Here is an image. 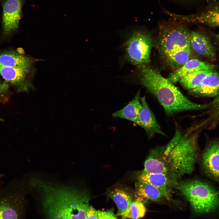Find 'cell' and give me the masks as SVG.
<instances>
[{
  "instance_id": "3957f363",
  "label": "cell",
  "mask_w": 219,
  "mask_h": 219,
  "mask_svg": "<svg viewBox=\"0 0 219 219\" xmlns=\"http://www.w3.org/2000/svg\"><path fill=\"white\" fill-rule=\"evenodd\" d=\"M42 207L46 219H85L90 206V196L78 190L48 192Z\"/></svg>"
},
{
  "instance_id": "ac0fdd59",
  "label": "cell",
  "mask_w": 219,
  "mask_h": 219,
  "mask_svg": "<svg viewBox=\"0 0 219 219\" xmlns=\"http://www.w3.org/2000/svg\"><path fill=\"white\" fill-rule=\"evenodd\" d=\"M140 92V90H138L132 100L122 109L113 113L112 116L127 120L137 124L139 115L142 108Z\"/></svg>"
},
{
  "instance_id": "ffe728a7",
  "label": "cell",
  "mask_w": 219,
  "mask_h": 219,
  "mask_svg": "<svg viewBox=\"0 0 219 219\" xmlns=\"http://www.w3.org/2000/svg\"><path fill=\"white\" fill-rule=\"evenodd\" d=\"M31 63L28 57L14 51L0 54V65L7 67L29 68Z\"/></svg>"
},
{
  "instance_id": "4fadbf2b",
  "label": "cell",
  "mask_w": 219,
  "mask_h": 219,
  "mask_svg": "<svg viewBox=\"0 0 219 219\" xmlns=\"http://www.w3.org/2000/svg\"><path fill=\"white\" fill-rule=\"evenodd\" d=\"M217 68L216 65L192 59L189 60L181 67L170 73L167 79L173 84L192 73L201 70H214Z\"/></svg>"
},
{
  "instance_id": "e0dca14e",
  "label": "cell",
  "mask_w": 219,
  "mask_h": 219,
  "mask_svg": "<svg viewBox=\"0 0 219 219\" xmlns=\"http://www.w3.org/2000/svg\"><path fill=\"white\" fill-rule=\"evenodd\" d=\"M134 196L136 200L143 203L149 201H157L168 199L164 193L156 188L138 181L135 184Z\"/></svg>"
},
{
  "instance_id": "5b68a950",
  "label": "cell",
  "mask_w": 219,
  "mask_h": 219,
  "mask_svg": "<svg viewBox=\"0 0 219 219\" xmlns=\"http://www.w3.org/2000/svg\"><path fill=\"white\" fill-rule=\"evenodd\" d=\"M153 41L150 35L141 31H135L125 43L124 58L133 65L148 64L150 61Z\"/></svg>"
},
{
  "instance_id": "4316f807",
  "label": "cell",
  "mask_w": 219,
  "mask_h": 219,
  "mask_svg": "<svg viewBox=\"0 0 219 219\" xmlns=\"http://www.w3.org/2000/svg\"><path fill=\"white\" fill-rule=\"evenodd\" d=\"M85 219H99L98 210L90 206Z\"/></svg>"
},
{
  "instance_id": "5bb4252c",
  "label": "cell",
  "mask_w": 219,
  "mask_h": 219,
  "mask_svg": "<svg viewBox=\"0 0 219 219\" xmlns=\"http://www.w3.org/2000/svg\"><path fill=\"white\" fill-rule=\"evenodd\" d=\"M138 181L149 184L158 189L169 198L174 183L167 175L162 173L141 172L137 177Z\"/></svg>"
},
{
  "instance_id": "30bf717a",
  "label": "cell",
  "mask_w": 219,
  "mask_h": 219,
  "mask_svg": "<svg viewBox=\"0 0 219 219\" xmlns=\"http://www.w3.org/2000/svg\"><path fill=\"white\" fill-rule=\"evenodd\" d=\"M22 198L11 194L0 200V219H22L24 208Z\"/></svg>"
},
{
  "instance_id": "9a60e30c",
  "label": "cell",
  "mask_w": 219,
  "mask_h": 219,
  "mask_svg": "<svg viewBox=\"0 0 219 219\" xmlns=\"http://www.w3.org/2000/svg\"><path fill=\"white\" fill-rule=\"evenodd\" d=\"M190 40L191 48L197 54L210 60L214 59L215 49L208 37L199 32L192 31Z\"/></svg>"
},
{
  "instance_id": "83f0119b",
  "label": "cell",
  "mask_w": 219,
  "mask_h": 219,
  "mask_svg": "<svg viewBox=\"0 0 219 219\" xmlns=\"http://www.w3.org/2000/svg\"><path fill=\"white\" fill-rule=\"evenodd\" d=\"M211 35L214 40L219 44V34L213 33Z\"/></svg>"
},
{
  "instance_id": "d6986e66",
  "label": "cell",
  "mask_w": 219,
  "mask_h": 219,
  "mask_svg": "<svg viewBox=\"0 0 219 219\" xmlns=\"http://www.w3.org/2000/svg\"><path fill=\"white\" fill-rule=\"evenodd\" d=\"M207 117L197 126L201 129H212L219 124V91L214 100L208 103Z\"/></svg>"
},
{
  "instance_id": "7a4b0ae2",
  "label": "cell",
  "mask_w": 219,
  "mask_h": 219,
  "mask_svg": "<svg viewBox=\"0 0 219 219\" xmlns=\"http://www.w3.org/2000/svg\"><path fill=\"white\" fill-rule=\"evenodd\" d=\"M140 65L136 80L156 98L167 115L186 111L205 110L208 108V104H200L191 101L158 71L144 64Z\"/></svg>"
},
{
  "instance_id": "484cf974",
  "label": "cell",
  "mask_w": 219,
  "mask_h": 219,
  "mask_svg": "<svg viewBox=\"0 0 219 219\" xmlns=\"http://www.w3.org/2000/svg\"><path fill=\"white\" fill-rule=\"evenodd\" d=\"M98 211L99 219H118L111 211Z\"/></svg>"
},
{
  "instance_id": "44dd1931",
  "label": "cell",
  "mask_w": 219,
  "mask_h": 219,
  "mask_svg": "<svg viewBox=\"0 0 219 219\" xmlns=\"http://www.w3.org/2000/svg\"><path fill=\"white\" fill-rule=\"evenodd\" d=\"M109 197L115 202L118 209L116 215L119 216L128 208L133 200L132 195L125 189L115 188L108 193Z\"/></svg>"
},
{
  "instance_id": "603a6c76",
  "label": "cell",
  "mask_w": 219,
  "mask_h": 219,
  "mask_svg": "<svg viewBox=\"0 0 219 219\" xmlns=\"http://www.w3.org/2000/svg\"><path fill=\"white\" fill-rule=\"evenodd\" d=\"M214 71L204 70L195 71L183 77L179 81L185 88L191 90L199 86L207 76Z\"/></svg>"
},
{
  "instance_id": "277c9868",
  "label": "cell",
  "mask_w": 219,
  "mask_h": 219,
  "mask_svg": "<svg viewBox=\"0 0 219 219\" xmlns=\"http://www.w3.org/2000/svg\"><path fill=\"white\" fill-rule=\"evenodd\" d=\"M174 187L197 213H208L219 207V191L208 183L198 180H179Z\"/></svg>"
},
{
  "instance_id": "cb8c5ba5",
  "label": "cell",
  "mask_w": 219,
  "mask_h": 219,
  "mask_svg": "<svg viewBox=\"0 0 219 219\" xmlns=\"http://www.w3.org/2000/svg\"><path fill=\"white\" fill-rule=\"evenodd\" d=\"M146 212L144 203L136 200L133 201L127 210L119 216L122 219H139L144 216Z\"/></svg>"
},
{
  "instance_id": "52a82bcc",
  "label": "cell",
  "mask_w": 219,
  "mask_h": 219,
  "mask_svg": "<svg viewBox=\"0 0 219 219\" xmlns=\"http://www.w3.org/2000/svg\"><path fill=\"white\" fill-rule=\"evenodd\" d=\"M201 165L205 174L219 181V139L210 141L201 155Z\"/></svg>"
},
{
  "instance_id": "7402d4cb",
  "label": "cell",
  "mask_w": 219,
  "mask_h": 219,
  "mask_svg": "<svg viewBox=\"0 0 219 219\" xmlns=\"http://www.w3.org/2000/svg\"><path fill=\"white\" fill-rule=\"evenodd\" d=\"M191 54L190 47L177 50L165 56L170 65L176 70L190 60Z\"/></svg>"
},
{
  "instance_id": "6da1fadb",
  "label": "cell",
  "mask_w": 219,
  "mask_h": 219,
  "mask_svg": "<svg viewBox=\"0 0 219 219\" xmlns=\"http://www.w3.org/2000/svg\"><path fill=\"white\" fill-rule=\"evenodd\" d=\"M200 129L191 127L185 131L178 126L170 141L150 153L159 161L174 185L184 176L194 171L198 157L197 139Z\"/></svg>"
},
{
  "instance_id": "8992f818",
  "label": "cell",
  "mask_w": 219,
  "mask_h": 219,
  "mask_svg": "<svg viewBox=\"0 0 219 219\" xmlns=\"http://www.w3.org/2000/svg\"><path fill=\"white\" fill-rule=\"evenodd\" d=\"M190 33L186 27L181 26H172L165 28L159 36L161 50L165 56L177 50L190 47Z\"/></svg>"
},
{
  "instance_id": "ba28073f",
  "label": "cell",
  "mask_w": 219,
  "mask_h": 219,
  "mask_svg": "<svg viewBox=\"0 0 219 219\" xmlns=\"http://www.w3.org/2000/svg\"><path fill=\"white\" fill-rule=\"evenodd\" d=\"M24 0H4L2 2V24L4 33L9 34L18 27L22 16Z\"/></svg>"
},
{
  "instance_id": "7c38bea8",
  "label": "cell",
  "mask_w": 219,
  "mask_h": 219,
  "mask_svg": "<svg viewBox=\"0 0 219 219\" xmlns=\"http://www.w3.org/2000/svg\"><path fill=\"white\" fill-rule=\"evenodd\" d=\"M172 17L185 22L200 23L211 27L219 26V6H214L201 13L188 16L174 13Z\"/></svg>"
},
{
  "instance_id": "8fae6325",
  "label": "cell",
  "mask_w": 219,
  "mask_h": 219,
  "mask_svg": "<svg viewBox=\"0 0 219 219\" xmlns=\"http://www.w3.org/2000/svg\"><path fill=\"white\" fill-rule=\"evenodd\" d=\"M29 68H19L0 65V74L8 83L14 85L18 92L27 91L30 87L26 79Z\"/></svg>"
},
{
  "instance_id": "9c48e42d",
  "label": "cell",
  "mask_w": 219,
  "mask_h": 219,
  "mask_svg": "<svg viewBox=\"0 0 219 219\" xmlns=\"http://www.w3.org/2000/svg\"><path fill=\"white\" fill-rule=\"evenodd\" d=\"M140 99L142 108L139 115L137 124L145 130L149 139L151 138L156 134L166 136L149 106L145 96L140 97Z\"/></svg>"
},
{
  "instance_id": "2e32d148",
  "label": "cell",
  "mask_w": 219,
  "mask_h": 219,
  "mask_svg": "<svg viewBox=\"0 0 219 219\" xmlns=\"http://www.w3.org/2000/svg\"><path fill=\"white\" fill-rule=\"evenodd\" d=\"M189 91L195 96L215 97L219 91V72L214 71L207 76L197 87Z\"/></svg>"
},
{
  "instance_id": "d4e9b609",
  "label": "cell",
  "mask_w": 219,
  "mask_h": 219,
  "mask_svg": "<svg viewBox=\"0 0 219 219\" xmlns=\"http://www.w3.org/2000/svg\"><path fill=\"white\" fill-rule=\"evenodd\" d=\"M9 85L6 82L2 83L0 81V103H5L8 100L9 94Z\"/></svg>"
}]
</instances>
